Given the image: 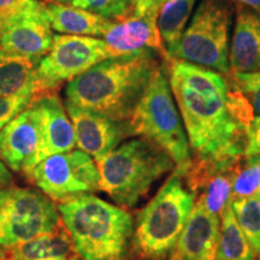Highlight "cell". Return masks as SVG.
Listing matches in <instances>:
<instances>
[{"instance_id":"5b68a950","label":"cell","mask_w":260,"mask_h":260,"mask_svg":"<svg viewBox=\"0 0 260 260\" xmlns=\"http://www.w3.org/2000/svg\"><path fill=\"white\" fill-rule=\"evenodd\" d=\"M191 161L177 165L136 220L135 251L146 259L162 260L171 254L195 205V195L183 183Z\"/></svg>"},{"instance_id":"44dd1931","label":"cell","mask_w":260,"mask_h":260,"mask_svg":"<svg viewBox=\"0 0 260 260\" xmlns=\"http://www.w3.org/2000/svg\"><path fill=\"white\" fill-rule=\"evenodd\" d=\"M195 3L197 0H168L159 9L157 27L168 59L186 30Z\"/></svg>"},{"instance_id":"4dcf8cb0","label":"cell","mask_w":260,"mask_h":260,"mask_svg":"<svg viewBox=\"0 0 260 260\" xmlns=\"http://www.w3.org/2000/svg\"><path fill=\"white\" fill-rule=\"evenodd\" d=\"M12 182H14V177H12V174L10 172L9 168L6 167V164L0 158V190L3 188L11 186Z\"/></svg>"},{"instance_id":"ffe728a7","label":"cell","mask_w":260,"mask_h":260,"mask_svg":"<svg viewBox=\"0 0 260 260\" xmlns=\"http://www.w3.org/2000/svg\"><path fill=\"white\" fill-rule=\"evenodd\" d=\"M9 260H83L64 225L0 254Z\"/></svg>"},{"instance_id":"9a60e30c","label":"cell","mask_w":260,"mask_h":260,"mask_svg":"<svg viewBox=\"0 0 260 260\" xmlns=\"http://www.w3.org/2000/svg\"><path fill=\"white\" fill-rule=\"evenodd\" d=\"M158 12L159 9H152L141 17L132 16L118 21V23L115 22L104 35L111 57L151 48L168 58L157 27Z\"/></svg>"},{"instance_id":"8fae6325","label":"cell","mask_w":260,"mask_h":260,"mask_svg":"<svg viewBox=\"0 0 260 260\" xmlns=\"http://www.w3.org/2000/svg\"><path fill=\"white\" fill-rule=\"evenodd\" d=\"M45 3L19 0L0 17V48L10 53L41 59L53 44Z\"/></svg>"},{"instance_id":"83f0119b","label":"cell","mask_w":260,"mask_h":260,"mask_svg":"<svg viewBox=\"0 0 260 260\" xmlns=\"http://www.w3.org/2000/svg\"><path fill=\"white\" fill-rule=\"evenodd\" d=\"M32 98H11L0 95V130L16 116L30 106Z\"/></svg>"},{"instance_id":"ac0fdd59","label":"cell","mask_w":260,"mask_h":260,"mask_svg":"<svg viewBox=\"0 0 260 260\" xmlns=\"http://www.w3.org/2000/svg\"><path fill=\"white\" fill-rule=\"evenodd\" d=\"M40 59L10 53L0 48V95L32 98L41 93L38 76Z\"/></svg>"},{"instance_id":"cb8c5ba5","label":"cell","mask_w":260,"mask_h":260,"mask_svg":"<svg viewBox=\"0 0 260 260\" xmlns=\"http://www.w3.org/2000/svg\"><path fill=\"white\" fill-rule=\"evenodd\" d=\"M230 170H217L213 168V176L210 178L205 193L201 195L199 200L210 212L217 214V216H220L226 203L233 197V176H229L226 174Z\"/></svg>"},{"instance_id":"4fadbf2b","label":"cell","mask_w":260,"mask_h":260,"mask_svg":"<svg viewBox=\"0 0 260 260\" xmlns=\"http://www.w3.org/2000/svg\"><path fill=\"white\" fill-rule=\"evenodd\" d=\"M65 106L74 126L76 146L94 160L113 151L123 140L135 135L129 121H113L88 110Z\"/></svg>"},{"instance_id":"4316f807","label":"cell","mask_w":260,"mask_h":260,"mask_svg":"<svg viewBox=\"0 0 260 260\" xmlns=\"http://www.w3.org/2000/svg\"><path fill=\"white\" fill-rule=\"evenodd\" d=\"M232 76L234 88L247 98L253 111L260 116V70L253 73H234Z\"/></svg>"},{"instance_id":"d4e9b609","label":"cell","mask_w":260,"mask_h":260,"mask_svg":"<svg viewBox=\"0 0 260 260\" xmlns=\"http://www.w3.org/2000/svg\"><path fill=\"white\" fill-rule=\"evenodd\" d=\"M48 3L69 5L109 19L122 21L133 12L132 0H47Z\"/></svg>"},{"instance_id":"d6986e66","label":"cell","mask_w":260,"mask_h":260,"mask_svg":"<svg viewBox=\"0 0 260 260\" xmlns=\"http://www.w3.org/2000/svg\"><path fill=\"white\" fill-rule=\"evenodd\" d=\"M45 10L52 30L77 37H104L115 21L74 6L47 3Z\"/></svg>"},{"instance_id":"6da1fadb","label":"cell","mask_w":260,"mask_h":260,"mask_svg":"<svg viewBox=\"0 0 260 260\" xmlns=\"http://www.w3.org/2000/svg\"><path fill=\"white\" fill-rule=\"evenodd\" d=\"M168 79L197 157L217 170L233 169L243 157L247 129L230 111L228 81L217 71L175 59Z\"/></svg>"},{"instance_id":"ba28073f","label":"cell","mask_w":260,"mask_h":260,"mask_svg":"<svg viewBox=\"0 0 260 260\" xmlns=\"http://www.w3.org/2000/svg\"><path fill=\"white\" fill-rule=\"evenodd\" d=\"M60 224L58 207L41 191L14 186L0 190V254Z\"/></svg>"},{"instance_id":"8992f818","label":"cell","mask_w":260,"mask_h":260,"mask_svg":"<svg viewBox=\"0 0 260 260\" xmlns=\"http://www.w3.org/2000/svg\"><path fill=\"white\" fill-rule=\"evenodd\" d=\"M129 122L135 135L160 147L175 164L190 162L186 130L172 95L165 65H158Z\"/></svg>"},{"instance_id":"5bb4252c","label":"cell","mask_w":260,"mask_h":260,"mask_svg":"<svg viewBox=\"0 0 260 260\" xmlns=\"http://www.w3.org/2000/svg\"><path fill=\"white\" fill-rule=\"evenodd\" d=\"M219 234V216L198 201L172 249L170 260H218Z\"/></svg>"},{"instance_id":"7a4b0ae2","label":"cell","mask_w":260,"mask_h":260,"mask_svg":"<svg viewBox=\"0 0 260 260\" xmlns=\"http://www.w3.org/2000/svg\"><path fill=\"white\" fill-rule=\"evenodd\" d=\"M151 48L106 58L68 83L65 105L129 121L158 68Z\"/></svg>"},{"instance_id":"7402d4cb","label":"cell","mask_w":260,"mask_h":260,"mask_svg":"<svg viewBox=\"0 0 260 260\" xmlns=\"http://www.w3.org/2000/svg\"><path fill=\"white\" fill-rule=\"evenodd\" d=\"M233 197L220 213L218 260H255V253L237 223L232 207Z\"/></svg>"},{"instance_id":"277c9868","label":"cell","mask_w":260,"mask_h":260,"mask_svg":"<svg viewBox=\"0 0 260 260\" xmlns=\"http://www.w3.org/2000/svg\"><path fill=\"white\" fill-rule=\"evenodd\" d=\"M99 189L122 207H134L159 178L174 170L175 162L145 138L125 141L95 160Z\"/></svg>"},{"instance_id":"3957f363","label":"cell","mask_w":260,"mask_h":260,"mask_svg":"<svg viewBox=\"0 0 260 260\" xmlns=\"http://www.w3.org/2000/svg\"><path fill=\"white\" fill-rule=\"evenodd\" d=\"M61 223L83 260H123L134 234L132 216L92 193L58 206Z\"/></svg>"},{"instance_id":"484cf974","label":"cell","mask_w":260,"mask_h":260,"mask_svg":"<svg viewBox=\"0 0 260 260\" xmlns=\"http://www.w3.org/2000/svg\"><path fill=\"white\" fill-rule=\"evenodd\" d=\"M260 191V155L246 158L241 169L233 175V198L251 197Z\"/></svg>"},{"instance_id":"9c48e42d","label":"cell","mask_w":260,"mask_h":260,"mask_svg":"<svg viewBox=\"0 0 260 260\" xmlns=\"http://www.w3.org/2000/svg\"><path fill=\"white\" fill-rule=\"evenodd\" d=\"M27 176L45 195L59 203L99 189L95 160L81 149L48 155Z\"/></svg>"},{"instance_id":"30bf717a","label":"cell","mask_w":260,"mask_h":260,"mask_svg":"<svg viewBox=\"0 0 260 260\" xmlns=\"http://www.w3.org/2000/svg\"><path fill=\"white\" fill-rule=\"evenodd\" d=\"M110 57L111 53L106 42L100 39L54 35L51 50L39 61L38 76L41 93L52 92L65 81H71Z\"/></svg>"},{"instance_id":"7c38bea8","label":"cell","mask_w":260,"mask_h":260,"mask_svg":"<svg viewBox=\"0 0 260 260\" xmlns=\"http://www.w3.org/2000/svg\"><path fill=\"white\" fill-rule=\"evenodd\" d=\"M41 126L34 107H27L0 130V158L14 171L28 175L41 161Z\"/></svg>"},{"instance_id":"1f68e13d","label":"cell","mask_w":260,"mask_h":260,"mask_svg":"<svg viewBox=\"0 0 260 260\" xmlns=\"http://www.w3.org/2000/svg\"><path fill=\"white\" fill-rule=\"evenodd\" d=\"M234 2L251 9L252 11H254L255 14H258L260 16V0H234Z\"/></svg>"},{"instance_id":"f1b7e54d","label":"cell","mask_w":260,"mask_h":260,"mask_svg":"<svg viewBox=\"0 0 260 260\" xmlns=\"http://www.w3.org/2000/svg\"><path fill=\"white\" fill-rule=\"evenodd\" d=\"M260 155V116H255L247 128L246 147L243 152L245 158Z\"/></svg>"},{"instance_id":"836d02e7","label":"cell","mask_w":260,"mask_h":260,"mask_svg":"<svg viewBox=\"0 0 260 260\" xmlns=\"http://www.w3.org/2000/svg\"><path fill=\"white\" fill-rule=\"evenodd\" d=\"M0 260H9V259H6V258H4V256L0 255Z\"/></svg>"},{"instance_id":"52a82bcc","label":"cell","mask_w":260,"mask_h":260,"mask_svg":"<svg viewBox=\"0 0 260 260\" xmlns=\"http://www.w3.org/2000/svg\"><path fill=\"white\" fill-rule=\"evenodd\" d=\"M233 8L225 0H201L169 60H183L229 74V31Z\"/></svg>"},{"instance_id":"d6a6232c","label":"cell","mask_w":260,"mask_h":260,"mask_svg":"<svg viewBox=\"0 0 260 260\" xmlns=\"http://www.w3.org/2000/svg\"><path fill=\"white\" fill-rule=\"evenodd\" d=\"M18 2L19 0H0V17L8 14Z\"/></svg>"},{"instance_id":"603a6c76","label":"cell","mask_w":260,"mask_h":260,"mask_svg":"<svg viewBox=\"0 0 260 260\" xmlns=\"http://www.w3.org/2000/svg\"><path fill=\"white\" fill-rule=\"evenodd\" d=\"M232 207L255 255L260 256V191L251 197L233 198Z\"/></svg>"},{"instance_id":"e0dca14e","label":"cell","mask_w":260,"mask_h":260,"mask_svg":"<svg viewBox=\"0 0 260 260\" xmlns=\"http://www.w3.org/2000/svg\"><path fill=\"white\" fill-rule=\"evenodd\" d=\"M229 65L232 74L260 70V16L241 4L236 5Z\"/></svg>"},{"instance_id":"2e32d148","label":"cell","mask_w":260,"mask_h":260,"mask_svg":"<svg viewBox=\"0 0 260 260\" xmlns=\"http://www.w3.org/2000/svg\"><path fill=\"white\" fill-rule=\"evenodd\" d=\"M31 106L40 119L41 160L48 155L73 151L76 146L74 126L59 96L53 90L41 93L34 98Z\"/></svg>"},{"instance_id":"f546056e","label":"cell","mask_w":260,"mask_h":260,"mask_svg":"<svg viewBox=\"0 0 260 260\" xmlns=\"http://www.w3.org/2000/svg\"><path fill=\"white\" fill-rule=\"evenodd\" d=\"M168 0H132L133 16L141 17L152 9H160V6Z\"/></svg>"}]
</instances>
